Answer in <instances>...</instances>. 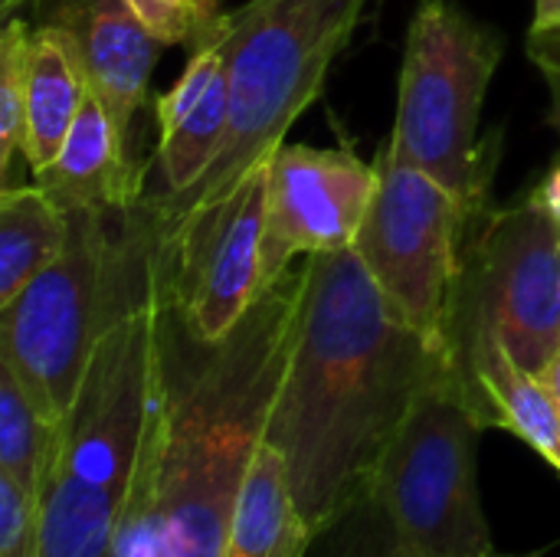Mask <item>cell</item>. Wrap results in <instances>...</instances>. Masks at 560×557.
<instances>
[{"label":"cell","mask_w":560,"mask_h":557,"mask_svg":"<svg viewBox=\"0 0 560 557\" xmlns=\"http://www.w3.org/2000/svg\"><path fill=\"white\" fill-rule=\"evenodd\" d=\"M36 13V26H52L69 39L92 95L131 138L164 43L144 26L131 0H39Z\"/></svg>","instance_id":"12"},{"label":"cell","mask_w":560,"mask_h":557,"mask_svg":"<svg viewBox=\"0 0 560 557\" xmlns=\"http://www.w3.org/2000/svg\"><path fill=\"white\" fill-rule=\"evenodd\" d=\"M541 381L548 384V391H551V397H555V404H558V410H560V351L551 358V364L545 368Z\"/></svg>","instance_id":"26"},{"label":"cell","mask_w":560,"mask_h":557,"mask_svg":"<svg viewBox=\"0 0 560 557\" xmlns=\"http://www.w3.org/2000/svg\"><path fill=\"white\" fill-rule=\"evenodd\" d=\"M374 164L377 190L351 250L390 309L420 335L446 348L476 210L436 177L407 164L390 144H384Z\"/></svg>","instance_id":"9"},{"label":"cell","mask_w":560,"mask_h":557,"mask_svg":"<svg viewBox=\"0 0 560 557\" xmlns=\"http://www.w3.org/2000/svg\"><path fill=\"white\" fill-rule=\"evenodd\" d=\"M502 62V36L456 0H420L413 10L397 118L387 144L479 210L492 158L479 141V118Z\"/></svg>","instance_id":"5"},{"label":"cell","mask_w":560,"mask_h":557,"mask_svg":"<svg viewBox=\"0 0 560 557\" xmlns=\"http://www.w3.org/2000/svg\"><path fill=\"white\" fill-rule=\"evenodd\" d=\"M371 0H249L226 10L217 39L230 72L226 138L184 197L151 207V240L167 236L190 210L236 187L285 141L295 118L318 98Z\"/></svg>","instance_id":"4"},{"label":"cell","mask_w":560,"mask_h":557,"mask_svg":"<svg viewBox=\"0 0 560 557\" xmlns=\"http://www.w3.org/2000/svg\"><path fill=\"white\" fill-rule=\"evenodd\" d=\"M33 177L66 213H128L141 194V177L128 154V138L92 92L52 164Z\"/></svg>","instance_id":"14"},{"label":"cell","mask_w":560,"mask_h":557,"mask_svg":"<svg viewBox=\"0 0 560 557\" xmlns=\"http://www.w3.org/2000/svg\"><path fill=\"white\" fill-rule=\"evenodd\" d=\"M69 240V213L39 187L0 190V305L43 272Z\"/></svg>","instance_id":"17"},{"label":"cell","mask_w":560,"mask_h":557,"mask_svg":"<svg viewBox=\"0 0 560 557\" xmlns=\"http://www.w3.org/2000/svg\"><path fill=\"white\" fill-rule=\"evenodd\" d=\"M532 200H535V204H538V207H541V210L560 227V164L545 174V181L535 187Z\"/></svg>","instance_id":"24"},{"label":"cell","mask_w":560,"mask_h":557,"mask_svg":"<svg viewBox=\"0 0 560 557\" xmlns=\"http://www.w3.org/2000/svg\"><path fill=\"white\" fill-rule=\"evenodd\" d=\"M377 190V164L348 148L282 141L269 158L262 276L282 279L295 256L351 250Z\"/></svg>","instance_id":"11"},{"label":"cell","mask_w":560,"mask_h":557,"mask_svg":"<svg viewBox=\"0 0 560 557\" xmlns=\"http://www.w3.org/2000/svg\"><path fill=\"white\" fill-rule=\"evenodd\" d=\"M482 430L453 368L417 401L371 492L397 557H502L476 479Z\"/></svg>","instance_id":"6"},{"label":"cell","mask_w":560,"mask_h":557,"mask_svg":"<svg viewBox=\"0 0 560 557\" xmlns=\"http://www.w3.org/2000/svg\"><path fill=\"white\" fill-rule=\"evenodd\" d=\"M450 368L446 348L390 309L354 250L305 256L266 443L285 460L315 538L371 499L390 443Z\"/></svg>","instance_id":"1"},{"label":"cell","mask_w":560,"mask_h":557,"mask_svg":"<svg viewBox=\"0 0 560 557\" xmlns=\"http://www.w3.org/2000/svg\"><path fill=\"white\" fill-rule=\"evenodd\" d=\"M269 161L236 187L190 210L167 236L151 240V266L174 325L197 345H213L266 292Z\"/></svg>","instance_id":"10"},{"label":"cell","mask_w":560,"mask_h":557,"mask_svg":"<svg viewBox=\"0 0 560 557\" xmlns=\"http://www.w3.org/2000/svg\"><path fill=\"white\" fill-rule=\"evenodd\" d=\"M315 535L295 502L285 460L262 443L236 496L223 557H308Z\"/></svg>","instance_id":"15"},{"label":"cell","mask_w":560,"mask_h":557,"mask_svg":"<svg viewBox=\"0 0 560 557\" xmlns=\"http://www.w3.org/2000/svg\"><path fill=\"white\" fill-rule=\"evenodd\" d=\"M217 30L190 49V62L180 79L158 98V164L164 174V194L154 207L174 204L197 187L226 138L230 72Z\"/></svg>","instance_id":"13"},{"label":"cell","mask_w":560,"mask_h":557,"mask_svg":"<svg viewBox=\"0 0 560 557\" xmlns=\"http://www.w3.org/2000/svg\"><path fill=\"white\" fill-rule=\"evenodd\" d=\"M89 92L92 89H89L85 69L75 49L69 46V39L52 26H33L26 128H23V148H20L33 174L52 164Z\"/></svg>","instance_id":"16"},{"label":"cell","mask_w":560,"mask_h":557,"mask_svg":"<svg viewBox=\"0 0 560 557\" xmlns=\"http://www.w3.org/2000/svg\"><path fill=\"white\" fill-rule=\"evenodd\" d=\"M164 361V295L148 259L144 295L98 338L59 423L39 496V555L118 557V529L141 460Z\"/></svg>","instance_id":"3"},{"label":"cell","mask_w":560,"mask_h":557,"mask_svg":"<svg viewBox=\"0 0 560 557\" xmlns=\"http://www.w3.org/2000/svg\"><path fill=\"white\" fill-rule=\"evenodd\" d=\"M33 26L7 16L0 30V171L7 174L23 148L26 128V85H30Z\"/></svg>","instance_id":"19"},{"label":"cell","mask_w":560,"mask_h":557,"mask_svg":"<svg viewBox=\"0 0 560 557\" xmlns=\"http://www.w3.org/2000/svg\"><path fill=\"white\" fill-rule=\"evenodd\" d=\"M59 423H52L23 391L7 364H0V473L16 479L36 499L56 460Z\"/></svg>","instance_id":"18"},{"label":"cell","mask_w":560,"mask_h":557,"mask_svg":"<svg viewBox=\"0 0 560 557\" xmlns=\"http://www.w3.org/2000/svg\"><path fill=\"white\" fill-rule=\"evenodd\" d=\"M528 49H532V59L541 66L545 79H548V89H551V115H555V125L560 131V36H528Z\"/></svg>","instance_id":"23"},{"label":"cell","mask_w":560,"mask_h":557,"mask_svg":"<svg viewBox=\"0 0 560 557\" xmlns=\"http://www.w3.org/2000/svg\"><path fill=\"white\" fill-rule=\"evenodd\" d=\"M161 286V282H158ZM302 299V266L276 279L230 335L171 345L164 318L161 371V499L174 557H223L226 525L266 443Z\"/></svg>","instance_id":"2"},{"label":"cell","mask_w":560,"mask_h":557,"mask_svg":"<svg viewBox=\"0 0 560 557\" xmlns=\"http://www.w3.org/2000/svg\"><path fill=\"white\" fill-rule=\"evenodd\" d=\"M351 545L345 557H397L394 545H390V532H387V522L381 515V509L374 506V499H368L364 506H358L348 519L338 522ZM341 557V555H338ZM502 557H541V555H502Z\"/></svg>","instance_id":"22"},{"label":"cell","mask_w":560,"mask_h":557,"mask_svg":"<svg viewBox=\"0 0 560 557\" xmlns=\"http://www.w3.org/2000/svg\"><path fill=\"white\" fill-rule=\"evenodd\" d=\"M39 555V499L0 473V557Z\"/></svg>","instance_id":"21"},{"label":"cell","mask_w":560,"mask_h":557,"mask_svg":"<svg viewBox=\"0 0 560 557\" xmlns=\"http://www.w3.org/2000/svg\"><path fill=\"white\" fill-rule=\"evenodd\" d=\"M144 26L164 46H200L223 23L226 10L217 0H131Z\"/></svg>","instance_id":"20"},{"label":"cell","mask_w":560,"mask_h":557,"mask_svg":"<svg viewBox=\"0 0 560 557\" xmlns=\"http://www.w3.org/2000/svg\"><path fill=\"white\" fill-rule=\"evenodd\" d=\"M535 36H560V0H535Z\"/></svg>","instance_id":"25"},{"label":"cell","mask_w":560,"mask_h":557,"mask_svg":"<svg viewBox=\"0 0 560 557\" xmlns=\"http://www.w3.org/2000/svg\"><path fill=\"white\" fill-rule=\"evenodd\" d=\"M20 3H26V0H0V10H3V20H7V16H13V10H16Z\"/></svg>","instance_id":"27"},{"label":"cell","mask_w":560,"mask_h":557,"mask_svg":"<svg viewBox=\"0 0 560 557\" xmlns=\"http://www.w3.org/2000/svg\"><path fill=\"white\" fill-rule=\"evenodd\" d=\"M479 335L538 378L560 351V227L532 197L472 213L446 328L450 361Z\"/></svg>","instance_id":"8"},{"label":"cell","mask_w":560,"mask_h":557,"mask_svg":"<svg viewBox=\"0 0 560 557\" xmlns=\"http://www.w3.org/2000/svg\"><path fill=\"white\" fill-rule=\"evenodd\" d=\"M108 217L69 213L66 250L0 305V364L52 423L66 420L98 338L125 312L108 305L115 272Z\"/></svg>","instance_id":"7"}]
</instances>
